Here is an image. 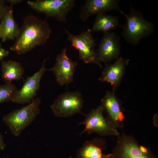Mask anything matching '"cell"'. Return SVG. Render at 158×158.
<instances>
[{
  "mask_svg": "<svg viewBox=\"0 0 158 158\" xmlns=\"http://www.w3.org/2000/svg\"><path fill=\"white\" fill-rule=\"evenodd\" d=\"M51 32L47 21L33 15H28L24 18L15 42L10 49L18 54H25L45 44Z\"/></svg>",
  "mask_w": 158,
  "mask_h": 158,
  "instance_id": "6da1fadb",
  "label": "cell"
},
{
  "mask_svg": "<svg viewBox=\"0 0 158 158\" xmlns=\"http://www.w3.org/2000/svg\"><path fill=\"white\" fill-rule=\"evenodd\" d=\"M126 19V23L122 26V34L128 42L136 45L142 38L152 34L154 25L145 19L139 11L130 6V12L123 14Z\"/></svg>",
  "mask_w": 158,
  "mask_h": 158,
  "instance_id": "7a4b0ae2",
  "label": "cell"
},
{
  "mask_svg": "<svg viewBox=\"0 0 158 158\" xmlns=\"http://www.w3.org/2000/svg\"><path fill=\"white\" fill-rule=\"evenodd\" d=\"M41 103L40 99L37 97L28 105L14 110L4 116L3 121L14 136H19L35 120L40 112Z\"/></svg>",
  "mask_w": 158,
  "mask_h": 158,
  "instance_id": "3957f363",
  "label": "cell"
},
{
  "mask_svg": "<svg viewBox=\"0 0 158 158\" xmlns=\"http://www.w3.org/2000/svg\"><path fill=\"white\" fill-rule=\"evenodd\" d=\"M117 137L111 153L114 158H157L150 147L140 144L133 135L123 133Z\"/></svg>",
  "mask_w": 158,
  "mask_h": 158,
  "instance_id": "277c9868",
  "label": "cell"
},
{
  "mask_svg": "<svg viewBox=\"0 0 158 158\" xmlns=\"http://www.w3.org/2000/svg\"><path fill=\"white\" fill-rule=\"evenodd\" d=\"M64 30L71 46L78 51L80 59L85 63H93L101 67L98 60L95 41L91 30L88 29L78 35L73 34L65 29Z\"/></svg>",
  "mask_w": 158,
  "mask_h": 158,
  "instance_id": "5b68a950",
  "label": "cell"
},
{
  "mask_svg": "<svg viewBox=\"0 0 158 158\" xmlns=\"http://www.w3.org/2000/svg\"><path fill=\"white\" fill-rule=\"evenodd\" d=\"M104 110L101 105L93 109L85 115V120L79 123L85 126L80 134L86 133L88 134L96 133L102 136L114 135L117 137L120 134L103 115Z\"/></svg>",
  "mask_w": 158,
  "mask_h": 158,
  "instance_id": "8992f818",
  "label": "cell"
},
{
  "mask_svg": "<svg viewBox=\"0 0 158 158\" xmlns=\"http://www.w3.org/2000/svg\"><path fill=\"white\" fill-rule=\"evenodd\" d=\"M74 0H37L29 1L28 5L32 9L48 17L65 22L68 13L74 6Z\"/></svg>",
  "mask_w": 158,
  "mask_h": 158,
  "instance_id": "52a82bcc",
  "label": "cell"
},
{
  "mask_svg": "<svg viewBox=\"0 0 158 158\" xmlns=\"http://www.w3.org/2000/svg\"><path fill=\"white\" fill-rule=\"evenodd\" d=\"M83 100L78 92H67L59 95L51 106L54 115L57 117H66L81 112Z\"/></svg>",
  "mask_w": 158,
  "mask_h": 158,
  "instance_id": "ba28073f",
  "label": "cell"
},
{
  "mask_svg": "<svg viewBox=\"0 0 158 158\" xmlns=\"http://www.w3.org/2000/svg\"><path fill=\"white\" fill-rule=\"evenodd\" d=\"M67 48L63 49L56 57L55 63L50 69L54 73L56 80L62 86L73 81V75L78 65L77 62L70 59L66 54Z\"/></svg>",
  "mask_w": 158,
  "mask_h": 158,
  "instance_id": "9c48e42d",
  "label": "cell"
},
{
  "mask_svg": "<svg viewBox=\"0 0 158 158\" xmlns=\"http://www.w3.org/2000/svg\"><path fill=\"white\" fill-rule=\"evenodd\" d=\"M46 59L44 61L40 70L33 75L28 77L25 81L21 88L17 90L11 101L20 104L30 102L37 95L40 86L42 78L47 70L45 67Z\"/></svg>",
  "mask_w": 158,
  "mask_h": 158,
  "instance_id": "30bf717a",
  "label": "cell"
},
{
  "mask_svg": "<svg viewBox=\"0 0 158 158\" xmlns=\"http://www.w3.org/2000/svg\"><path fill=\"white\" fill-rule=\"evenodd\" d=\"M120 51V39L114 32H104L97 51L99 61L107 63L117 59Z\"/></svg>",
  "mask_w": 158,
  "mask_h": 158,
  "instance_id": "8fae6325",
  "label": "cell"
},
{
  "mask_svg": "<svg viewBox=\"0 0 158 158\" xmlns=\"http://www.w3.org/2000/svg\"><path fill=\"white\" fill-rule=\"evenodd\" d=\"M101 102L107 113L106 119L116 128H123L124 114L121 103L114 93L107 91Z\"/></svg>",
  "mask_w": 158,
  "mask_h": 158,
  "instance_id": "7c38bea8",
  "label": "cell"
},
{
  "mask_svg": "<svg viewBox=\"0 0 158 158\" xmlns=\"http://www.w3.org/2000/svg\"><path fill=\"white\" fill-rule=\"evenodd\" d=\"M118 0H87L82 7L79 15L80 18L86 21L91 16L105 13L107 12L116 10L123 14L124 13L119 6Z\"/></svg>",
  "mask_w": 158,
  "mask_h": 158,
  "instance_id": "4fadbf2b",
  "label": "cell"
},
{
  "mask_svg": "<svg viewBox=\"0 0 158 158\" xmlns=\"http://www.w3.org/2000/svg\"><path fill=\"white\" fill-rule=\"evenodd\" d=\"M129 61L120 57L113 64H107L99 80L110 83L115 89L119 83Z\"/></svg>",
  "mask_w": 158,
  "mask_h": 158,
  "instance_id": "5bb4252c",
  "label": "cell"
},
{
  "mask_svg": "<svg viewBox=\"0 0 158 158\" xmlns=\"http://www.w3.org/2000/svg\"><path fill=\"white\" fill-rule=\"evenodd\" d=\"M107 147L104 139L95 138L90 141H87L78 150L77 158H103L102 151Z\"/></svg>",
  "mask_w": 158,
  "mask_h": 158,
  "instance_id": "9a60e30c",
  "label": "cell"
},
{
  "mask_svg": "<svg viewBox=\"0 0 158 158\" xmlns=\"http://www.w3.org/2000/svg\"><path fill=\"white\" fill-rule=\"evenodd\" d=\"M12 6L11 5L10 6L6 13L0 20L2 31L1 40L3 42L16 39L20 31L13 17Z\"/></svg>",
  "mask_w": 158,
  "mask_h": 158,
  "instance_id": "2e32d148",
  "label": "cell"
},
{
  "mask_svg": "<svg viewBox=\"0 0 158 158\" xmlns=\"http://www.w3.org/2000/svg\"><path fill=\"white\" fill-rule=\"evenodd\" d=\"M24 70L21 65L16 61H3L1 65L2 77L6 82L18 80L23 78Z\"/></svg>",
  "mask_w": 158,
  "mask_h": 158,
  "instance_id": "e0dca14e",
  "label": "cell"
},
{
  "mask_svg": "<svg viewBox=\"0 0 158 158\" xmlns=\"http://www.w3.org/2000/svg\"><path fill=\"white\" fill-rule=\"evenodd\" d=\"M119 26L118 17L105 13L100 14L97 15L91 30L104 32L115 29Z\"/></svg>",
  "mask_w": 158,
  "mask_h": 158,
  "instance_id": "ac0fdd59",
  "label": "cell"
},
{
  "mask_svg": "<svg viewBox=\"0 0 158 158\" xmlns=\"http://www.w3.org/2000/svg\"><path fill=\"white\" fill-rule=\"evenodd\" d=\"M17 90L11 82H6L5 84L0 85V103L11 101Z\"/></svg>",
  "mask_w": 158,
  "mask_h": 158,
  "instance_id": "d6986e66",
  "label": "cell"
},
{
  "mask_svg": "<svg viewBox=\"0 0 158 158\" xmlns=\"http://www.w3.org/2000/svg\"><path fill=\"white\" fill-rule=\"evenodd\" d=\"M9 7L5 5V1L0 0V20L6 13Z\"/></svg>",
  "mask_w": 158,
  "mask_h": 158,
  "instance_id": "ffe728a7",
  "label": "cell"
},
{
  "mask_svg": "<svg viewBox=\"0 0 158 158\" xmlns=\"http://www.w3.org/2000/svg\"><path fill=\"white\" fill-rule=\"evenodd\" d=\"M9 53L8 51L3 47L0 42V61L2 60L4 57L7 56Z\"/></svg>",
  "mask_w": 158,
  "mask_h": 158,
  "instance_id": "44dd1931",
  "label": "cell"
},
{
  "mask_svg": "<svg viewBox=\"0 0 158 158\" xmlns=\"http://www.w3.org/2000/svg\"><path fill=\"white\" fill-rule=\"evenodd\" d=\"M6 146L4 139L3 137L0 132V150H4Z\"/></svg>",
  "mask_w": 158,
  "mask_h": 158,
  "instance_id": "7402d4cb",
  "label": "cell"
},
{
  "mask_svg": "<svg viewBox=\"0 0 158 158\" xmlns=\"http://www.w3.org/2000/svg\"><path fill=\"white\" fill-rule=\"evenodd\" d=\"M6 1L13 6L14 4H17L21 2L22 1L21 0H6Z\"/></svg>",
  "mask_w": 158,
  "mask_h": 158,
  "instance_id": "603a6c76",
  "label": "cell"
},
{
  "mask_svg": "<svg viewBox=\"0 0 158 158\" xmlns=\"http://www.w3.org/2000/svg\"><path fill=\"white\" fill-rule=\"evenodd\" d=\"M103 158H114L112 154H104Z\"/></svg>",
  "mask_w": 158,
  "mask_h": 158,
  "instance_id": "cb8c5ba5",
  "label": "cell"
},
{
  "mask_svg": "<svg viewBox=\"0 0 158 158\" xmlns=\"http://www.w3.org/2000/svg\"><path fill=\"white\" fill-rule=\"evenodd\" d=\"M2 31L1 26L0 25V38L2 39Z\"/></svg>",
  "mask_w": 158,
  "mask_h": 158,
  "instance_id": "d4e9b609",
  "label": "cell"
}]
</instances>
